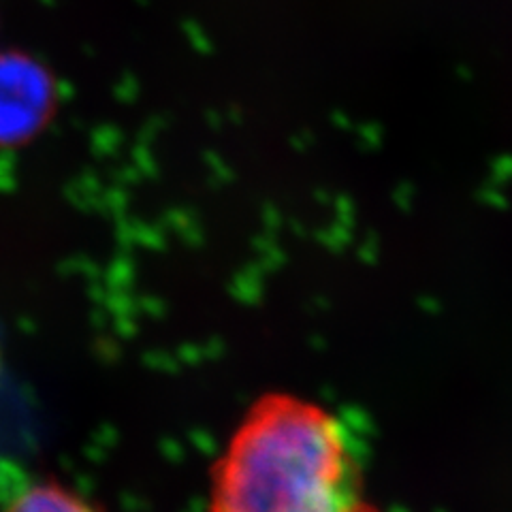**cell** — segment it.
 Masks as SVG:
<instances>
[{
	"instance_id": "6da1fadb",
	"label": "cell",
	"mask_w": 512,
	"mask_h": 512,
	"mask_svg": "<svg viewBox=\"0 0 512 512\" xmlns=\"http://www.w3.org/2000/svg\"><path fill=\"white\" fill-rule=\"evenodd\" d=\"M338 416L293 395H265L220 455L210 512H372Z\"/></svg>"
},
{
	"instance_id": "7a4b0ae2",
	"label": "cell",
	"mask_w": 512,
	"mask_h": 512,
	"mask_svg": "<svg viewBox=\"0 0 512 512\" xmlns=\"http://www.w3.org/2000/svg\"><path fill=\"white\" fill-rule=\"evenodd\" d=\"M50 107L52 88L43 71L24 58H0V148L39 133Z\"/></svg>"
},
{
	"instance_id": "3957f363",
	"label": "cell",
	"mask_w": 512,
	"mask_h": 512,
	"mask_svg": "<svg viewBox=\"0 0 512 512\" xmlns=\"http://www.w3.org/2000/svg\"><path fill=\"white\" fill-rule=\"evenodd\" d=\"M0 512H101L82 493L56 480H41L11 498Z\"/></svg>"
},
{
	"instance_id": "277c9868",
	"label": "cell",
	"mask_w": 512,
	"mask_h": 512,
	"mask_svg": "<svg viewBox=\"0 0 512 512\" xmlns=\"http://www.w3.org/2000/svg\"><path fill=\"white\" fill-rule=\"evenodd\" d=\"M372 512H378V510H372Z\"/></svg>"
}]
</instances>
